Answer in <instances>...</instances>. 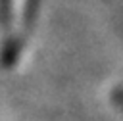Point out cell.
Returning <instances> with one entry per match:
<instances>
[{"label": "cell", "mask_w": 123, "mask_h": 121, "mask_svg": "<svg viewBox=\"0 0 123 121\" xmlns=\"http://www.w3.org/2000/svg\"><path fill=\"white\" fill-rule=\"evenodd\" d=\"M117 98H119V102H121V106H123V92H117Z\"/></svg>", "instance_id": "cell-1"}]
</instances>
